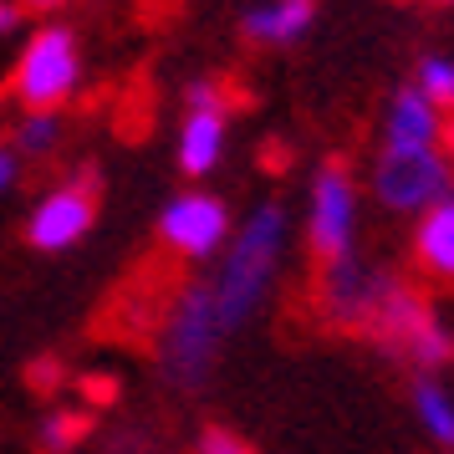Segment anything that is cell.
Returning <instances> with one entry per match:
<instances>
[{
    "instance_id": "obj_11",
    "label": "cell",
    "mask_w": 454,
    "mask_h": 454,
    "mask_svg": "<svg viewBox=\"0 0 454 454\" xmlns=\"http://www.w3.org/2000/svg\"><path fill=\"white\" fill-rule=\"evenodd\" d=\"M317 0H255L240 11V36L261 51H281V46H296L301 36H311L317 26Z\"/></svg>"
},
{
    "instance_id": "obj_13",
    "label": "cell",
    "mask_w": 454,
    "mask_h": 454,
    "mask_svg": "<svg viewBox=\"0 0 454 454\" xmlns=\"http://www.w3.org/2000/svg\"><path fill=\"white\" fill-rule=\"evenodd\" d=\"M409 255L424 281L454 286V194H444L439 205H429L409 230Z\"/></svg>"
},
{
    "instance_id": "obj_15",
    "label": "cell",
    "mask_w": 454,
    "mask_h": 454,
    "mask_svg": "<svg viewBox=\"0 0 454 454\" xmlns=\"http://www.w3.org/2000/svg\"><path fill=\"white\" fill-rule=\"evenodd\" d=\"M62 138H67V118L62 113H21L11 123V138L5 144L21 153L26 164H46L62 153Z\"/></svg>"
},
{
    "instance_id": "obj_8",
    "label": "cell",
    "mask_w": 454,
    "mask_h": 454,
    "mask_svg": "<svg viewBox=\"0 0 454 454\" xmlns=\"http://www.w3.org/2000/svg\"><path fill=\"white\" fill-rule=\"evenodd\" d=\"M235 220L240 215L230 209L225 194H215V189H179L174 200H164L159 220H153V235H159V246L174 261L205 266V261H220Z\"/></svg>"
},
{
    "instance_id": "obj_3",
    "label": "cell",
    "mask_w": 454,
    "mask_h": 454,
    "mask_svg": "<svg viewBox=\"0 0 454 454\" xmlns=\"http://www.w3.org/2000/svg\"><path fill=\"white\" fill-rule=\"evenodd\" d=\"M87 77V57H82V36L67 21H46L31 26L11 57V77L5 92L21 113H62Z\"/></svg>"
},
{
    "instance_id": "obj_17",
    "label": "cell",
    "mask_w": 454,
    "mask_h": 454,
    "mask_svg": "<svg viewBox=\"0 0 454 454\" xmlns=\"http://www.w3.org/2000/svg\"><path fill=\"white\" fill-rule=\"evenodd\" d=\"M413 87H419L439 113H454V57H444V51H424L419 67H413Z\"/></svg>"
},
{
    "instance_id": "obj_24",
    "label": "cell",
    "mask_w": 454,
    "mask_h": 454,
    "mask_svg": "<svg viewBox=\"0 0 454 454\" xmlns=\"http://www.w3.org/2000/svg\"><path fill=\"white\" fill-rule=\"evenodd\" d=\"M21 5H26V16H46L51 21V16H62L72 0H21Z\"/></svg>"
},
{
    "instance_id": "obj_23",
    "label": "cell",
    "mask_w": 454,
    "mask_h": 454,
    "mask_svg": "<svg viewBox=\"0 0 454 454\" xmlns=\"http://www.w3.org/2000/svg\"><path fill=\"white\" fill-rule=\"evenodd\" d=\"M82 388H87V403H92V409H103V403L118 398V378H87Z\"/></svg>"
},
{
    "instance_id": "obj_1",
    "label": "cell",
    "mask_w": 454,
    "mask_h": 454,
    "mask_svg": "<svg viewBox=\"0 0 454 454\" xmlns=\"http://www.w3.org/2000/svg\"><path fill=\"white\" fill-rule=\"evenodd\" d=\"M286 246H291V209L281 205V200H255V205L235 220L225 250H220V266L209 276L230 337L261 317L266 296L276 291V281H281Z\"/></svg>"
},
{
    "instance_id": "obj_2",
    "label": "cell",
    "mask_w": 454,
    "mask_h": 454,
    "mask_svg": "<svg viewBox=\"0 0 454 454\" xmlns=\"http://www.w3.org/2000/svg\"><path fill=\"white\" fill-rule=\"evenodd\" d=\"M225 317L215 301L209 276L189 281L159 317V337H153V357L164 372L168 388L179 393H205L215 368H220V352H225Z\"/></svg>"
},
{
    "instance_id": "obj_14",
    "label": "cell",
    "mask_w": 454,
    "mask_h": 454,
    "mask_svg": "<svg viewBox=\"0 0 454 454\" xmlns=\"http://www.w3.org/2000/svg\"><path fill=\"white\" fill-rule=\"evenodd\" d=\"M409 409L419 419V429L434 450L454 454V393L439 372H413V388H409Z\"/></svg>"
},
{
    "instance_id": "obj_16",
    "label": "cell",
    "mask_w": 454,
    "mask_h": 454,
    "mask_svg": "<svg viewBox=\"0 0 454 454\" xmlns=\"http://www.w3.org/2000/svg\"><path fill=\"white\" fill-rule=\"evenodd\" d=\"M92 439V409L57 403L36 419V450L42 454H77Z\"/></svg>"
},
{
    "instance_id": "obj_5",
    "label": "cell",
    "mask_w": 454,
    "mask_h": 454,
    "mask_svg": "<svg viewBox=\"0 0 454 454\" xmlns=\"http://www.w3.org/2000/svg\"><path fill=\"white\" fill-rule=\"evenodd\" d=\"M98 209H103V174L92 164H77L31 200L21 220V240L36 255H67L98 230Z\"/></svg>"
},
{
    "instance_id": "obj_4",
    "label": "cell",
    "mask_w": 454,
    "mask_h": 454,
    "mask_svg": "<svg viewBox=\"0 0 454 454\" xmlns=\"http://www.w3.org/2000/svg\"><path fill=\"white\" fill-rule=\"evenodd\" d=\"M363 337L383 357L409 363L413 372H439L454 357V327L444 322V311L424 296V286H413L403 276H398V286L388 291V301L378 307V317Z\"/></svg>"
},
{
    "instance_id": "obj_18",
    "label": "cell",
    "mask_w": 454,
    "mask_h": 454,
    "mask_svg": "<svg viewBox=\"0 0 454 454\" xmlns=\"http://www.w3.org/2000/svg\"><path fill=\"white\" fill-rule=\"evenodd\" d=\"M194 454H261V450L250 444L246 434L225 429V424H205L194 434Z\"/></svg>"
},
{
    "instance_id": "obj_22",
    "label": "cell",
    "mask_w": 454,
    "mask_h": 454,
    "mask_svg": "<svg viewBox=\"0 0 454 454\" xmlns=\"http://www.w3.org/2000/svg\"><path fill=\"white\" fill-rule=\"evenodd\" d=\"M31 16H26L21 0H0V42H21Z\"/></svg>"
},
{
    "instance_id": "obj_19",
    "label": "cell",
    "mask_w": 454,
    "mask_h": 454,
    "mask_svg": "<svg viewBox=\"0 0 454 454\" xmlns=\"http://www.w3.org/2000/svg\"><path fill=\"white\" fill-rule=\"evenodd\" d=\"M230 92L220 77H189L184 82V107H225Z\"/></svg>"
},
{
    "instance_id": "obj_9",
    "label": "cell",
    "mask_w": 454,
    "mask_h": 454,
    "mask_svg": "<svg viewBox=\"0 0 454 454\" xmlns=\"http://www.w3.org/2000/svg\"><path fill=\"white\" fill-rule=\"evenodd\" d=\"M398 286V276L383 270L378 261L368 255H342V261H327V266L317 270V291H311V301H317V317L337 332H363L372 327V317L378 307L388 301V291Z\"/></svg>"
},
{
    "instance_id": "obj_25",
    "label": "cell",
    "mask_w": 454,
    "mask_h": 454,
    "mask_svg": "<svg viewBox=\"0 0 454 454\" xmlns=\"http://www.w3.org/2000/svg\"><path fill=\"white\" fill-rule=\"evenodd\" d=\"M444 5H454V0H444Z\"/></svg>"
},
{
    "instance_id": "obj_12",
    "label": "cell",
    "mask_w": 454,
    "mask_h": 454,
    "mask_svg": "<svg viewBox=\"0 0 454 454\" xmlns=\"http://www.w3.org/2000/svg\"><path fill=\"white\" fill-rule=\"evenodd\" d=\"M444 144V113L413 82L393 87L383 107V148H439Z\"/></svg>"
},
{
    "instance_id": "obj_10",
    "label": "cell",
    "mask_w": 454,
    "mask_h": 454,
    "mask_svg": "<svg viewBox=\"0 0 454 454\" xmlns=\"http://www.w3.org/2000/svg\"><path fill=\"white\" fill-rule=\"evenodd\" d=\"M230 148V103L225 107H184L179 133H174V164L189 184L209 179L215 168L225 164Z\"/></svg>"
},
{
    "instance_id": "obj_7",
    "label": "cell",
    "mask_w": 454,
    "mask_h": 454,
    "mask_svg": "<svg viewBox=\"0 0 454 454\" xmlns=\"http://www.w3.org/2000/svg\"><path fill=\"white\" fill-rule=\"evenodd\" d=\"M357 230H363V184L352 179L342 159L317 164L307 189V215H301V240H307L311 261L327 266V261L357 255Z\"/></svg>"
},
{
    "instance_id": "obj_6",
    "label": "cell",
    "mask_w": 454,
    "mask_h": 454,
    "mask_svg": "<svg viewBox=\"0 0 454 454\" xmlns=\"http://www.w3.org/2000/svg\"><path fill=\"white\" fill-rule=\"evenodd\" d=\"M368 194L383 215L419 220L429 205L454 194V159L439 148H378L368 164Z\"/></svg>"
},
{
    "instance_id": "obj_20",
    "label": "cell",
    "mask_w": 454,
    "mask_h": 454,
    "mask_svg": "<svg viewBox=\"0 0 454 454\" xmlns=\"http://www.w3.org/2000/svg\"><path fill=\"white\" fill-rule=\"evenodd\" d=\"M21 174H26V159L0 138V200H11V194L21 189Z\"/></svg>"
},
{
    "instance_id": "obj_21",
    "label": "cell",
    "mask_w": 454,
    "mask_h": 454,
    "mask_svg": "<svg viewBox=\"0 0 454 454\" xmlns=\"http://www.w3.org/2000/svg\"><path fill=\"white\" fill-rule=\"evenodd\" d=\"M62 363H57V357H36V363H31V368H26V383H31V388L36 393H51V388H62Z\"/></svg>"
}]
</instances>
